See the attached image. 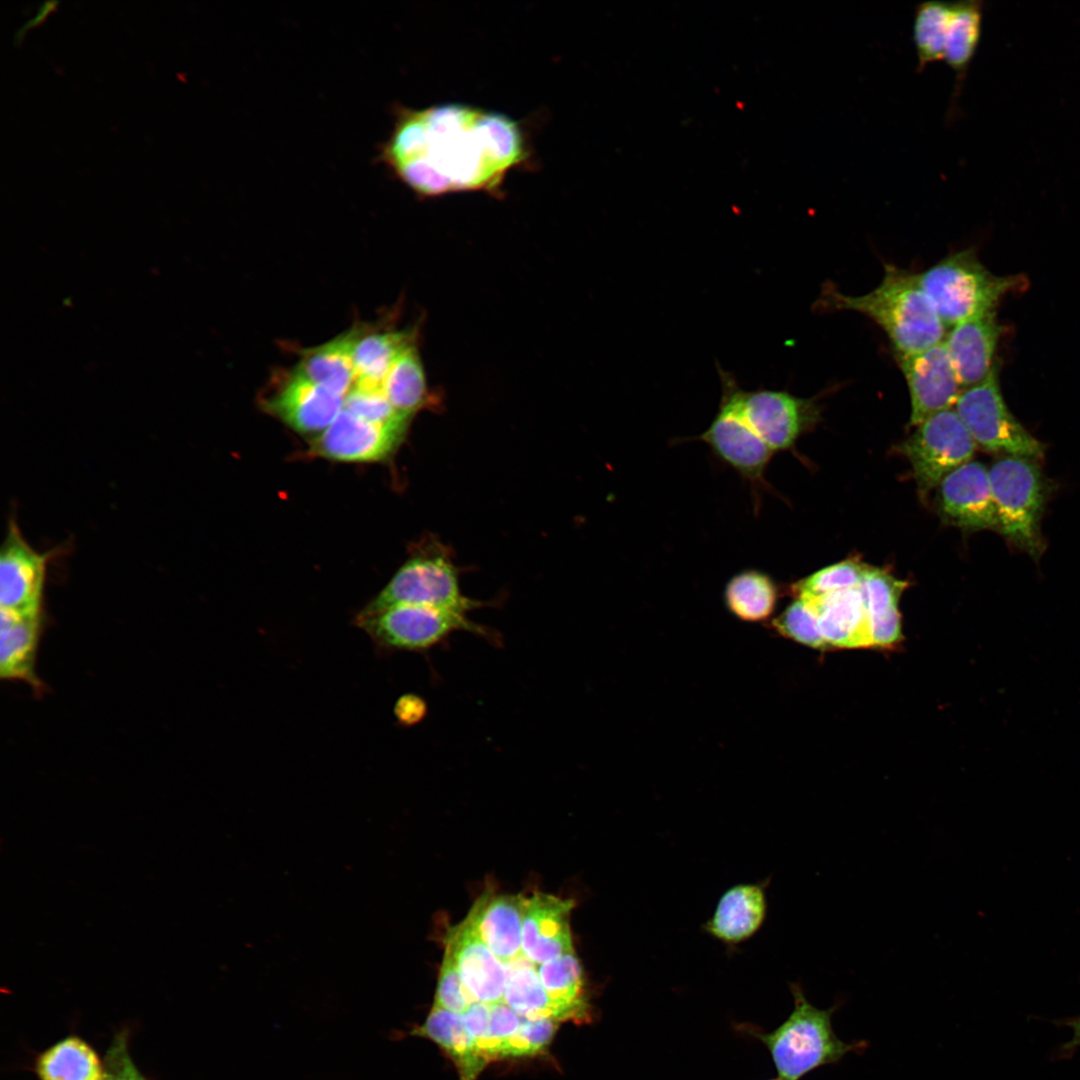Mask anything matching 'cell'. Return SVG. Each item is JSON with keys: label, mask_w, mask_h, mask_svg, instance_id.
<instances>
[{"label": "cell", "mask_w": 1080, "mask_h": 1080, "mask_svg": "<svg viewBox=\"0 0 1080 1080\" xmlns=\"http://www.w3.org/2000/svg\"><path fill=\"white\" fill-rule=\"evenodd\" d=\"M738 400L748 423L773 452L791 449L819 416L814 400L787 391L740 387Z\"/></svg>", "instance_id": "obj_12"}, {"label": "cell", "mask_w": 1080, "mask_h": 1080, "mask_svg": "<svg viewBox=\"0 0 1080 1080\" xmlns=\"http://www.w3.org/2000/svg\"><path fill=\"white\" fill-rule=\"evenodd\" d=\"M40 626L41 614H19L1 609L0 673L3 679L21 680L34 689H41L34 670Z\"/></svg>", "instance_id": "obj_23"}, {"label": "cell", "mask_w": 1080, "mask_h": 1080, "mask_svg": "<svg viewBox=\"0 0 1080 1080\" xmlns=\"http://www.w3.org/2000/svg\"><path fill=\"white\" fill-rule=\"evenodd\" d=\"M39 1080H105L104 1060L77 1035L57 1041L35 1059Z\"/></svg>", "instance_id": "obj_30"}, {"label": "cell", "mask_w": 1080, "mask_h": 1080, "mask_svg": "<svg viewBox=\"0 0 1080 1080\" xmlns=\"http://www.w3.org/2000/svg\"><path fill=\"white\" fill-rule=\"evenodd\" d=\"M445 948L452 953L463 985L475 1003L504 1002L505 965L467 918L447 930Z\"/></svg>", "instance_id": "obj_17"}, {"label": "cell", "mask_w": 1080, "mask_h": 1080, "mask_svg": "<svg viewBox=\"0 0 1080 1080\" xmlns=\"http://www.w3.org/2000/svg\"><path fill=\"white\" fill-rule=\"evenodd\" d=\"M523 895L481 894L466 918L481 939L503 963L522 955V926L527 905Z\"/></svg>", "instance_id": "obj_20"}, {"label": "cell", "mask_w": 1080, "mask_h": 1080, "mask_svg": "<svg viewBox=\"0 0 1080 1080\" xmlns=\"http://www.w3.org/2000/svg\"><path fill=\"white\" fill-rule=\"evenodd\" d=\"M794 1008L775 1030L766 1032L753 1024H740L738 1030L759 1040L769 1051L780 1078L800 1080L813 1070L834 1065L851 1052L860 1053L866 1042L846 1043L832 1027V1015L839 1004L819 1009L806 998L799 983L790 984Z\"/></svg>", "instance_id": "obj_3"}, {"label": "cell", "mask_w": 1080, "mask_h": 1080, "mask_svg": "<svg viewBox=\"0 0 1080 1080\" xmlns=\"http://www.w3.org/2000/svg\"><path fill=\"white\" fill-rule=\"evenodd\" d=\"M953 1L927 0L916 5L912 40L917 56V71L944 59L946 36L952 16Z\"/></svg>", "instance_id": "obj_34"}, {"label": "cell", "mask_w": 1080, "mask_h": 1080, "mask_svg": "<svg viewBox=\"0 0 1080 1080\" xmlns=\"http://www.w3.org/2000/svg\"><path fill=\"white\" fill-rule=\"evenodd\" d=\"M558 1023L549 1018L537 1020L523 1018L518 1031L510 1039L503 1058L535 1056L542 1053L550 1044Z\"/></svg>", "instance_id": "obj_39"}, {"label": "cell", "mask_w": 1080, "mask_h": 1080, "mask_svg": "<svg viewBox=\"0 0 1080 1080\" xmlns=\"http://www.w3.org/2000/svg\"><path fill=\"white\" fill-rule=\"evenodd\" d=\"M262 406L296 432L322 433L343 409L344 398L315 384L295 367L273 374Z\"/></svg>", "instance_id": "obj_11"}, {"label": "cell", "mask_w": 1080, "mask_h": 1080, "mask_svg": "<svg viewBox=\"0 0 1080 1080\" xmlns=\"http://www.w3.org/2000/svg\"><path fill=\"white\" fill-rule=\"evenodd\" d=\"M407 426L369 422L343 408L311 448L319 456L338 461H378L399 445Z\"/></svg>", "instance_id": "obj_15"}, {"label": "cell", "mask_w": 1080, "mask_h": 1080, "mask_svg": "<svg viewBox=\"0 0 1080 1080\" xmlns=\"http://www.w3.org/2000/svg\"><path fill=\"white\" fill-rule=\"evenodd\" d=\"M721 398L718 411L706 430L691 439L705 443L712 454L734 470L749 486L754 511L767 490V467L774 454L745 418L738 400L740 388L735 377L718 367Z\"/></svg>", "instance_id": "obj_6"}, {"label": "cell", "mask_w": 1080, "mask_h": 1080, "mask_svg": "<svg viewBox=\"0 0 1080 1080\" xmlns=\"http://www.w3.org/2000/svg\"><path fill=\"white\" fill-rule=\"evenodd\" d=\"M915 277L945 327L995 311L1000 299L1022 281L993 274L973 249L953 253Z\"/></svg>", "instance_id": "obj_4"}, {"label": "cell", "mask_w": 1080, "mask_h": 1080, "mask_svg": "<svg viewBox=\"0 0 1080 1080\" xmlns=\"http://www.w3.org/2000/svg\"><path fill=\"white\" fill-rule=\"evenodd\" d=\"M504 965V1003L523 1018H549L560 1022L556 1009L539 979L537 965L523 955Z\"/></svg>", "instance_id": "obj_32"}, {"label": "cell", "mask_w": 1080, "mask_h": 1080, "mask_svg": "<svg viewBox=\"0 0 1080 1080\" xmlns=\"http://www.w3.org/2000/svg\"><path fill=\"white\" fill-rule=\"evenodd\" d=\"M770 1080H784V1079H782V1078H780V1077H779V1078H775V1079H770Z\"/></svg>", "instance_id": "obj_46"}, {"label": "cell", "mask_w": 1080, "mask_h": 1080, "mask_svg": "<svg viewBox=\"0 0 1080 1080\" xmlns=\"http://www.w3.org/2000/svg\"><path fill=\"white\" fill-rule=\"evenodd\" d=\"M474 1003L463 985L452 953L445 948L433 1006L463 1014Z\"/></svg>", "instance_id": "obj_40"}, {"label": "cell", "mask_w": 1080, "mask_h": 1080, "mask_svg": "<svg viewBox=\"0 0 1080 1080\" xmlns=\"http://www.w3.org/2000/svg\"><path fill=\"white\" fill-rule=\"evenodd\" d=\"M377 159L422 196L495 190L526 157L508 116L464 104L398 108Z\"/></svg>", "instance_id": "obj_1"}, {"label": "cell", "mask_w": 1080, "mask_h": 1080, "mask_svg": "<svg viewBox=\"0 0 1080 1080\" xmlns=\"http://www.w3.org/2000/svg\"><path fill=\"white\" fill-rule=\"evenodd\" d=\"M723 596L727 609L734 616L746 622H759L773 613L778 590L765 572L745 569L728 580Z\"/></svg>", "instance_id": "obj_31"}, {"label": "cell", "mask_w": 1080, "mask_h": 1080, "mask_svg": "<svg viewBox=\"0 0 1080 1080\" xmlns=\"http://www.w3.org/2000/svg\"><path fill=\"white\" fill-rule=\"evenodd\" d=\"M103 1060L105 1080H146L130 1055L126 1031L114 1036Z\"/></svg>", "instance_id": "obj_41"}, {"label": "cell", "mask_w": 1080, "mask_h": 1080, "mask_svg": "<svg viewBox=\"0 0 1080 1080\" xmlns=\"http://www.w3.org/2000/svg\"><path fill=\"white\" fill-rule=\"evenodd\" d=\"M523 1017L518 1015L506 1003L490 1004V1020L487 1032L479 1047L488 1060L502 1059L504 1051L518 1031Z\"/></svg>", "instance_id": "obj_38"}, {"label": "cell", "mask_w": 1080, "mask_h": 1080, "mask_svg": "<svg viewBox=\"0 0 1080 1080\" xmlns=\"http://www.w3.org/2000/svg\"><path fill=\"white\" fill-rule=\"evenodd\" d=\"M462 1020L467 1033L479 1046L488 1029L490 1004L476 1002L470 1005L462 1014Z\"/></svg>", "instance_id": "obj_42"}, {"label": "cell", "mask_w": 1080, "mask_h": 1080, "mask_svg": "<svg viewBox=\"0 0 1080 1080\" xmlns=\"http://www.w3.org/2000/svg\"><path fill=\"white\" fill-rule=\"evenodd\" d=\"M55 4V2H44L43 7L38 9L36 15L28 22H26L21 27V29L18 30V32H16L15 39L17 40L19 38V35H23L24 31H26L28 28L40 23L41 20H43L47 16V14H49V12L54 8Z\"/></svg>", "instance_id": "obj_44"}, {"label": "cell", "mask_w": 1080, "mask_h": 1080, "mask_svg": "<svg viewBox=\"0 0 1080 1080\" xmlns=\"http://www.w3.org/2000/svg\"><path fill=\"white\" fill-rule=\"evenodd\" d=\"M343 408L373 423L409 424L410 418L401 415L393 408L382 388L354 386L345 397Z\"/></svg>", "instance_id": "obj_37"}, {"label": "cell", "mask_w": 1080, "mask_h": 1080, "mask_svg": "<svg viewBox=\"0 0 1080 1080\" xmlns=\"http://www.w3.org/2000/svg\"><path fill=\"white\" fill-rule=\"evenodd\" d=\"M801 599L815 613L827 647L851 649L874 646L861 586Z\"/></svg>", "instance_id": "obj_21"}, {"label": "cell", "mask_w": 1080, "mask_h": 1080, "mask_svg": "<svg viewBox=\"0 0 1080 1080\" xmlns=\"http://www.w3.org/2000/svg\"><path fill=\"white\" fill-rule=\"evenodd\" d=\"M382 389L393 408L408 418L430 403L423 365L414 343L393 362Z\"/></svg>", "instance_id": "obj_33"}, {"label": "cell", "mask_w": 1080, "mask_h": 1080, "mask_svg": "<svg viewBox=\"0 0 1080 1080\" xmlns=\"http://www.w3.org/2000/svg\"><path fill=\"white\" fill-rule=\"evenodd\" d=\"M976 444L954 408L916 426L903 443L918 489L927 495L956 468L972 460Z\"/></svg>", "instance_id": "obj_10"}, {"label": "cell", "mask_w": 1080, "mask_h": 1080, "mask_svg": "<svg viewBox=\"0 0 1080 1080\" xmlns=\"http://www.w3.org/2000/svg\"><path fill=\"white\" fill-rule=\"evenodd\" d=\"M867 567L856 559H846L816 571L792 589L797 598H814L859 587Z\"/></svg>", "instance_id": "obj_35"}, {"label": "cell", "mask_w": 1080, "mask_h": 1080, "mask_svg": "<svg viewBox=\"0 0 1080 1080\" xmlns=\"http://www.w3.org/2000/svg\"><path fill=\"white\" fill-rule=\"evenodd\" d=\"M783 636L812 648H827L818 620L809 604L797 598L772 622Z\"/></svg>", "instance_id": "obj_36"}, {"label": "cell", "mask_w": 1080, "mask_h": 1080, "mask_svg": "<svg viewBox=\"0 0 1080 1080\" xmlns=\"http://www.w3.org/2000/svg\"><path fill=\"white\" fill-rule=\"evenodd\" d=\"M988 474L998 531L1038 558L1044 549L1040 523L1046 499L1038 465L1029 458L1006 456L995 461Z\"/></svg>", "instance_id": "obj_5"}, {"label": "cell", "mask_w": 1080, "mask_h": 1080, "mask_svg": "<svg viewBox=\"0 0 1080 1080\" xmlns=\"http://www.w3.org/2000/svg\"><path fill=\"white\" fill-rule=\"evenodd\" d=\"M353 624L364 631L382 653L426 651L456 631L490 638L494 633L465 614L423 606L395 605L374 613H358Z\"/></svg>", "instance_id": "obj_7"}, {"label": "cell", "mask_w": 1080, "mask_h": 1080, "mask_svg": "<svg viewBox=\"0 0 1080 1080\" xmlns=\"http://www.w3.org/2000/svg\"><path fill=\"white\" fill-rule=\"evenodd\" d=\"M411 344L408 332L358 327L353 348L355 386L382 388L393 362Z\"/></svg>", "instance_id": "obj_29"}, {"label": "cell", "mask_w": 1080, "mask_h": 1080, "mask_svg": "<svg viewBox=\"0 0 1080 1080\" xmlns=\"http://www.w3.org/2000/svg\"><path fill=\"white\" fill-rule=\"evenodd\" d=\"M767 914V899L760 884H738L720 897L704 930L724 944L736 945L751 938Z\"/></svg>", "instance_id": "obj_22"}, {"label": "cell", "mask_w": 1080, "mask_h": 1080, "mask_svg": "<svg viewBox=\"0 0 1080 1080\" xmlns=\"http://www.w3.org/2000/svg\"><path fill=\"white\" fill-rule=\"evenodd\" d=\"M0 554V606L19 614H41L48 555L34 550L10 519Z\"/></svg>", "instance_id": "obj_14"}, {"label": "cell", "mask_w": 1080, "mask_h": 1080, "mask_svg": "<svg viewBox=\"0 0 1080 1080\" xmlns=\"http://www.w3.org/2000/svg\"><path fill=\"white\" fill-rule=\"evenodd\" d=\"M907 584L887 570L867 567L861 589L870 618L874 646L889 647L898 642L901 620L898 602Z\"/></svg>", "instance_id": "obj_28"}, {"label": "cell", "mask_w": 1080, "mask_h": 1080, "mask_svg": "<svg viewBox=\"0 0 1080 1080\" xmlns=\"http://www.w3.org/2000/svg\"><path fill=\"white\" fill-rule=\"evenodd\" d=\"M537 972L560 1022L588 1023L592 1020L584 971L575 951L537 965Z\"/></svg>", "instance_id": "obj_25"}, {"label": "cell", "mask_w": 1080, "mask_h": 1080, "mask_svg": "<svg viewBox=\"0 0 1080 1080\" xmlns=\"http://www.w3.org/2000/svg\"><path fill=\"white\" fill-rule=\"evenodd\" d=\"M423 605L465 614L482 605L466 597L447 552H426L408 560L384 589L359 613H374L402 605Z\"/></svg>", "instance_id": "obj_9"}, {"label": "cell", "mask_w": 1080, "mask_h": 1080, "mask_svg": "<svg viewBox=\"0 0 1080 1080\" xmlns=\"http://www.w3.org/2000/svg\"><path fill=\"white\" fill-rule=\"evenodd\" d=\"M897 359L909 390L911 426L954 408L962 389L943 341Z\"/></svg>", "instance_id": "obj_13"}, {"label": "cell", "mask_w": 1080, "mask_h": 1080, "mask_svg": "<svg viewBox=\"0 0 1080 1080\" xmlns=\"http://www.w3.org/2000/svg\"><path fill=\"white\" fill-rule=\"evenodd\" d=\"M358 327L300 353L296 368L315 384L345 399L356 382L353 348Z\"/></svg>", "instance_id": "obj_24"}, {"label": "cell", "mask_w": 1080, "mask_h": 1080, "mask_svg": "<svg viewBox=\"0 0 1080 1080\" xmlns=\"http://www.w3.org/2000/svg\"><path fill=\"white\" fill-rule=\"evenodd\" d=\"M572 899L535 892L527 898L522 926V955L540 965L573 952L569 923Z\"/></svg>", "instance_id": "obj_18"}, {"label": "cell", "mask_w": 1080, "mask_h": 1080, "mask_svg": "<svg viewBox=\"0 0 1080 1080\" xmlns=\"http://www.w3.org/2000/svg\"><path fill=\"white\" fill-rule=\"evenodd\" d=\"M982 23V1H953L943 59L955 73L956 79L952 101L948 110V120L953 119L956 113L955 109L962 83L980 43Z\"/></svg>", "instance_id": "obj_27"}, {"label": "cell", "mask_w": 1080, "mask_h": 1080, "mask_svg": "<svg viewBox=\"0 0 1080 1080\" xmlns=\"http://www.w3.org/2000/svg\"><path fill=\"white\" fill-rule=\"evenodd\" d=\"M411 1034L432 1040L454 1062L460 1080H476L489 1063L479 1046L467 1033L462 1014L432 1006L423 1024Z\"/></svg>", "instance_id": "obj_26"}, {"label": "cell", "mask_w": 1080, "mask_h": 1080, "mask_svg": "<svg viewBox=\"0 0 1080 1080\" xmlns=\"http://www.w3.org/2000/svg\"><path fill=\"white\" fill-rule=\"evenodd\" d=\"M999 363L995 362L987 377L963 389L954 410L970 433L976 446L1008 456L1040 459L1043 444L1031 435L1011 414L999 381Z\"/></svg>", "instance_id": "obj_8"}, {"label": "cell", "mask_w": 1080, "mask_h": 1080, "mask_svg": "<svg viewBox=\"0 0 1080 1080\" xmlns=\"http://www.w3.org/2000/svg\"><path fill=\"white\" fill-rule=\"evenodd\" d=\"M826 310L854 311L873 320L890 339L896 355L921 352L945 338V326L920 288L915 273L891 264L877 287L848 295L826 284L818 300Z\"/></svg>", "instance_id": "obj_2"}, {"label": "cell", "mask_w": 1080, "mask_h": 1080, "mask_svg": "<svg viewBox=\"0 0 1080 1080\" xmlns=\"http://www.w3.org/2000/svg\"><path fill=\"white\" fill-rule=\"evenodd\" d=\"M936 489L938 513L944 522L967 530H998L988 469L981 462L961 465Z\"/></svg>", "instance_id": "obj_16"}, {"label": "cell", "mask_w": 1080, "mask_h": 1080, "mask_svg": "<svg viewBox=\"0 0 1080 1080\" xmlns=\"http://www.w3.org/2000/svg\"><path fill=\"white\" fill-rule=\"evenodd\" d=\"M1002 330L992 311L951 327L945 335L943 342L962 390L987 377Z\"/></svg>", "instance_id": "obj_19"}, {"label": "cell", "mask_w": 1080, "mask_h": 1080, "mask_svg": "<svg viewBox=\"0 0 1080 1080\" xmlns=\"http://www.w3.org/2000/svg\"><path fill=\"white\" fill-rule=\"evenodd\" d=\"M395 715L397 719L405 724L411 725L420 721L425 714L426 706L424 701L416 695H403L396 702Z\"/></svg>", "instance_id": "obj_43"}, {"label": "cell", "mask_w": 1080, "mask_h": 1080, "mask_svg": "<svg viewBox=\"0 0 1080 1080\" xmlns=\"http://www.w3.org/2000/svg\"><path fill=\"white\" fill-rule=\"evenodd\" d=\"M1070 1026L1073 1029V1037L1071 1041L1067 1044V1049H1072L1080 1045V1017L1073 1020L1070 1023Z\"/></svg>", "instance_id": "obj_45"}]
</instances>
